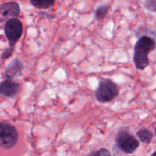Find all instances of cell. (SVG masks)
<instances>
[{"label":"cell","mask_w":156,"mask_h":156,"mask_svg":"<svg viewBox=\"0 0 156 156\" xmlns=\"http://www.w3.org/2000/svg\"><path fill=\"white\" fill-rule=\"evenodd\" d=\"M88 156H98V154H97V152H95V153H91V154H90Z\"/></svg>","instance_id":"cell-15"},{"label":"cell","mask_w":156,"mask_h":156,"mask_svg":"<svg viewBox=\"0 0 156 156\" xmlns=\"http://www.w3.org/2000/svg\"><path fill=\"white\" fill-rule=\"evenodd\" d=\"M20 14V7L15 2H9L0 5V23L16 18Z\"/></svg>","instance_id":"cell-6"},{"label":"cell","mask_w":156,"mask_h":156,"mask_svg":"<svg viewBox=\"0 0 156 156\" xmlns=\"http://www.w3.org/2000/svg\"><path fill=\"white\" fill-rule=\"evenodd\" d=\"M98 156H111V152L107 149H101L97 152Z\"/></svg>","instance_id":"cell-13"},{"label":"cell","mask_w":156,"mask_h":156,"mask_svg":"<svg viewBox=\"0 0 156 156\" xmlns=\"http://www.w3.org/2000/svg\"><path fill=\"white\" fill-rule=\"evenodd\" d=\"M18 134L12 125L0 123V147L11 149L18 143Z\"/></svg>","instance_id":"cell-3"},{"label":"cell","mask_w":156,"mask_h":156,"mask_svg":"<svg viewBox=\"0 0 156 156\" xmlns=\"http://www.w3.org/2000/svg\"><path fill=\"white\" fill-rule=\"evenodd\" d=\"M56 0H30L32 5L37 9H46L54 5Z\"/></svg>","instance_id":"cell-10"},{"label":"cell","mask_w":156,"mask_h":156,"mask_svg":"<svg viewBox=\"0 0 156 156\" xmlns=\"http://www.w3.org/2000/svg\"><path fill=\"white\" fill-rule=\"evenodd\" d=\"M145 6L150 12H156V0H146Z\"/></svg>","instance_id":"cell-12"},{"label":"cell","mask_w":156,"mask_h":156,"mask_svg":"<svg viewBox=\"0 0 156 156\" xmlns=\"http://www.w3.org/2000/svg\"><path fill=\"white\" fill-rule=\"evenodd\" d=\"M108 9H109V6H108V5L99 6L95 12L96 19H98V20L102 19V18H103L106 15V14L108 13Z\"/></svg>","instance_id":"cell-11"},{"label":"cell","mask_w":156,"mask_h":156,"mask_svg":"<svg viewBox=\"0 0 156 156\" xmlns=\"http://www.w3.org/2000/svg\"><path fill=\"white\" fill-rule=\"evenodd\" d=\"M12 53H13V47H10V48H9V50H7L4 53H3L2 58H3V59H6V58H9V56H10L12 54Z\"/></svg>","instance_id":"cell-14"},{"label":"cell","mask_w":156,"mask_h":156,"mask_svg":"<svg viewBox=\"0 0 156 156\" xmlns=\"http://www.w3.org/2000/svg\"><path fill=\"white\" fill-rule=\"evenodd\" d=\"M23 68H24V66H23L21 61L18 60V59H15L6 69V76L9 79H13L16 76H18L22 73Z\"/></svg>","instance_id":"cell-8"},{"label":"cell","mask_w":156,"mask_h":156,"mask_svg":"<svg viewBox=\"0 0 156 156\" xmlns=\"http://www.w3.org/2000/svg\"><path fill=\"white\" fill-rule=\"evenodd\" d=\"M152 156H156V152H154V153L152 155Z\"/></svg>","instance_id":"cell-16"},{"label":"cell","mask_w":156,"mask_h":156,"mask_svg":"<svg viewBox=\"0 0 156 156\" xmlns=\"http://www.w3.org/2000/svg\"><path fill=\"white\" fill-rule=\"evenodd\" d=\"M116 142L119 149L126 154L133 153L140 146V143L137 139L131 135L129 132L124 130L119 133Z\"/></svg>","instance_id":"cell-5"},{"label":"cell","mask_w":156,"mask_h":156,"mask_svg":"<svg viewBox=\"0 0 156 156\" xmlns=\"http://www.w3.org/2000/svg\"><path fill=\"white\" fill-rule=\"evenodd\" d=\"M155 134H156V128H155Z\"/></svg>","instance_id":"cell-17"},{"label":"cell","mask_w":156,"mask_h":156,"mask_svg":"<svg viewBox=\"0 0 156 156\" xmlns=\"http://www.w3.org/2000/svg\"><path fill=\"white\" fill-rule=\"evenodd\" d=\"M137 136L139 137L140 141L146 144L151 143L153 138V134L150 130L147 129H141L137 132Z\"/></svg>","instance_id":"cell-9"},{"label":"cell","mask_w":156,"mask_h":156,"mask_svg":"<svg viewBox=\"0 0 156 156\" xmlns=\"http://www.w3.org/2000/svg\"><path fill=\"white\" fill-rule=\"evenodd\" d=\"M4 30L9 45L11 47H13L22 35L23 24L18 18H11L5 23Z\"/></svg>","instance_id":"cell-4"},{"label":"cell","mask_w":156,"mask_h":156,"mask_svg":"<svg viewBox=\"0 0 156 156\" xmlns=\"http://www.w3.org/2000/svg\"><path fill=\"white\" fill-rule=\"evenodd\" d=\"M119 88L117 85L110 79H102L95 91V98L101 103H108L117 97Z\"/></svg>","instance_id":"cell-2"},{"label":"cell","mask_w":156,"mask_h":156,"mask_svg":"<svg viewBox=\"0 0 156 156\" xmlns=\"http://www.w3.org/2000/svg\"><path fill=\"white\" fill-rule=\"evenodd\" d=\"M156 48L155 40L148 36H143L138 40L134 47L133 62L136 68L143 70L149 66V53Z\"/></svg>","instance_id":"cell-1"},{"label":"cell","mask_w":156,"mask_h":156,"mask_svg":"<svg viewBox=\"0 0 156 156\" xmlns=\"http://www.w3.org/2000/svg\"><path fill=\"white\" fill-rule=\"evenodd\" d=\"M19 85L14 81L8 79L0 85V94L4 97L13 98L18 94Z\"/></svg>","instance_id":"cell-7"}]
</instances>
